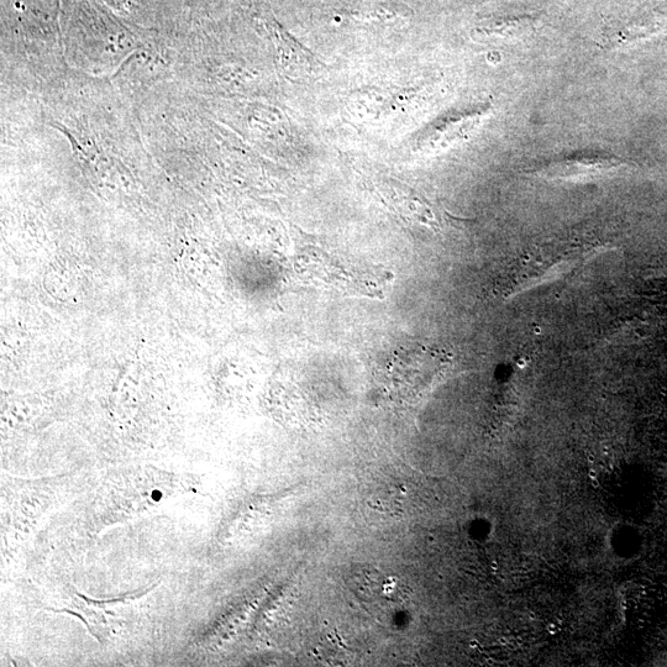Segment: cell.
Here are the masks:
<instances>
[{
  "mask_svg": "<svg viewBox=\"0 0 667 667\" xmlns=\"http://www.w3.org/2000/svg\"><path fill=\"white\" fill-rule=\"evenodd\" d=\"M621 166L622 161L607 152L582 151L544 162L534 172L549 178L581 177L611 172Z\"/></svg>",
  "mask_w": 667,
  "mask_h": 667,
  "instance_id": "cell-2",
  "label": "cell"
},
{
  "mask_svg": "<svg viewBox=\"0 0 667 667\" xmlns=\"http://www.w3.org/2000/svg\"><path fill=\"white\" fill-rule=\"evenodd\" d=\"M348 586L370 612H392L406 600L401 582L367 566L351 570Z\"/></svg>",
  "mask_w": 667,
  "mask_h": 667,
  "instance_id": "cell-1",
  "label": "cell"
},
{
  "mask_svg": "<svg viewBox=\"0 0 667 667\" xmlns=\"http://www.w3.org/2000/svg\"><path fill=\"white\" fill-rule=\"evenodd\" d=\"M353 17L360 21L367 20H393L401 17L402 12L396 5H392L386 0H361L354 10Z\"/></svg>",
  "mask_w": 667,
  "mask_h": 667,
  "instance_id": "cell-3",
  "label": "cell"
}]
</instances>
